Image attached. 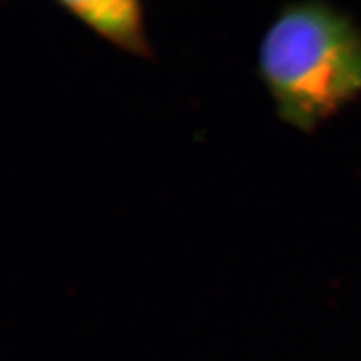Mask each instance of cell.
<instances>
[{
	"mask_svg": "<svg viewBox=\"0 0 361 361\" xmlns=\"http://www.w3.org/2000/svg\"><path fill=\"white\" fill-rule=\"evenodd\" d=\"M257 63L279 118L310 133L361 95V29L325 4H292L265 32Z\"/></svg>",
	"mask_w": 361,
	"mask_h": 361,
	"instance_id": "6da1fadb",
	"label": "cell"
},
{
	"mask_svg": "<svg viewBox=\"0 0 361 361\" xmlns=\"http://www.w3.org/2000/svg\"><path fill=\"white\" fill-rule=\"evenodd\" d=\"M59 6L80 20L98 37L116 45L119 50L139 58H152L151 45L146 39L143 9L131 0H66Z\"/></svg>",
	"mask_w": 361,
	"mask_h": 361,
	"instance_id": "7a4b0ae2",
	"label": "cell"
}]
</instances>
